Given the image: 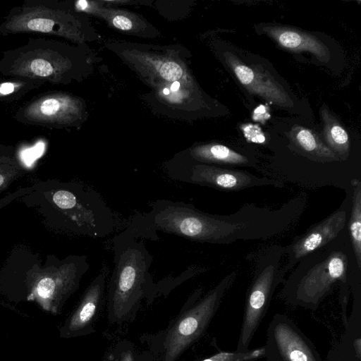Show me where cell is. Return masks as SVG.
<instances>
[{"instance_id": "6da1fadb", "label": "cell", "mask_w": 361, "mask_h": 361, "mask_svg": "<svg viewBox=\"0 0 361 361\" xmlns=\"http://www.w3.org/2000/svg\"><path fill=\"white\" fill-rule=\"evenodd\" d=\"M355 259L346 227L324 246L302 257L282 282L279 294L287 304L316 311L335 285L350 286Z\"/></svg>"}, {"instance_id": "7a4b0ae2", "label": "cell", "mask_w": 361, "mask_h": 361, "mask_svg": "<svg viewBox=\"0 0 361 361\" xmlns=\"http://www.w3.org/2000/svg\"><path fill=\"white\" fill-rule=\"evenodd\" d=\"M114 267L109 281V301L115 316L121 318L138 305L142 298L161 285L149 273L153 256L144 240L125 231L113 238Z\"/></svg>"}, {"instance_id": "3957f363", "label": "cell", "mask_w": 361, "mask_h": 361, "mask_svg": "<svg viewBox=\"0 0 361 361\" xmlns=\"http://www.w3.org/2000/svg\"><path fill=\"white\" fill-rule=\"evenodd\" d=\"M284 256L283 246L272 244L252 253L254 272L247 288L237 352L248 350L250 343L269 307L272 296L283 279L280 268Z\"/></svg>"}, {"instance_id": "277c9868", "label": "cell", "mask_w": 361, "mask_h": 361, "mask_svg": "<svg viewBox=\"0 0 361 361\" xmlns=\"http://www.w3.org/2000/svg\"><path fill=\"white\" fill-rule=\"evenodd\" d=\"M237 276L236 271L226 275L195 305L187 310L169 329L165 338V361L177 358L204 334L221 302Z\"/></svg>"}, {"instance_id": "5b68a950", "label": "cell", "mask_w": 361, "mask_h": 361, "mask_svg": "<svg viewBox=\"0 0 361 361\" xmlns=\"http://www.w3.org/2000/svg\"><path fill=\"white\" fill-rule=\"evenodd\" d=\"M263 348L267 361H323L311 340L281 314L271 320Z\"/></svg>"}, {"instance_id": "8992f818", "label": "cell", "mask_w": 361, "mask_h": 361, "mask_svg": "<svg viewBox=\"0 0 361 361\" xmlns=\"http://www.w3.org/2000/svg\"><path fill=\"white\" fill-rule=\"evenodd\" d=\"M168 176L177 181L224 191H238L265 185L279 188L283 186L281 181L274 178L259 177L244 171L203 164H194L172 171L168 173Z\"/></svg>"}, {"instance_id": "52a82bcc", "label": "cell", "mask_w": 361, "mask_h": 361, "mask_svg": "<svg viewBox=\"0 0 361 361\" xmlns=\"http://www.w3.org/2000/svg\"><path fill=\"white\" fill-rule=\"evenodd\" d=\"M350 208V192L336 210L295 238L290 244L283 246L286 261L279 270L283 279L302 257L324 246L339 235L346 227Z\"/></svg>"}, {"instance_id": "ba28073f", "label": "cell", "mask_w": 361, "mask_h": 361, "mask_svg": "<svg viewBox=\"0 0 361 361\" xmlns=\"http://www.w3.org/2000/svg\"><path fill=\"white\" fill-rule=\"evenodd\" d=\"M226 59L238 80L250 92L281 106H292L288 94L269 73L245 65L233 54H227Z\"/></svg>"}, {"instance_id": "9c48e42d", "label": "cell", "mask_w": 361, "mask_h": 361, "mask_svg": "<svg viewBox=\"0 0 361 361\" xmlns=\"http://www.w3.org/2000/svg\"><path fill=\"white\" fill-rule=\"evenodd\" d=\"M341 340L331 350L327 361H361V296H353V309Z\"/></svg>"}, {"instance_id": "30bf717a", "label": "cell", "mask_w": 361, "mask_h": 361, "mask_svg": "<svg viewBox=\"0 0 361 361\" xmlns=\"http://www.w3.org/2000/svg\"><path fill=\"white\" fill-rule=\"evenodd\" d=\"M264 32L281 47L292 51H307L321 61H327L330 54L328 47L315 37L299 30L283 27H266Z\"/></svg>"}, {"instance_id": "8fae6325", "label": "cell", "mask_w": 361, "mask_h": 361, "mask_svg": "<svg viewBox=\"0 0 361 361\" xmlns=\"http://www.w3.org/2000/svg\"><path fill=\"white\" fill-rule=\"evenodd\" d=\"M108 270L104 268L91 281L82 300L68 323L71 331H77L87 326L95 315L102 300Z\"/></svg>"}, {"instance_id": "7c38bea8", "label": "cell", "mask_w": 361, "mask_h": 361, "mask_svg": "<svg viewBox=\"0 0 361 361\" xmlns=\"http://www.w3.org/2000/svg\"><path fill=\"white\" fill-rule=\"evenodd\" d=\"M191 159L197 164L222 165H252L250 157L221 144L200 146L190 152Z\"/></svg>"}, {"instance_id": "4fadbf2b", "label": "cell", "mask_w": 361, "mask_h": 361, "mask_svg": "<svg viewBox=\"0 0 361 361\" xmlns=\"http://www.w3.org/2000/svg\"><path fill=\"white\" fill-rule=\"evenodd\" d=\"M350 208L347 221V231L356 264L361 269V182L359 178L350 180Z\"/></svg>"}, {"instance_id": "5bb4252c", "label": "cell", "mask_w": 361, "mask_h": 361, "mask_svg": "<svg viewBox=\"0 0 361 361\" xmlns=\"http://www.w3.org/2000/svg\"><path fill=\"white\" fill-rule=\"evenodd\" d=\"M290 137L293 143L303 152L318 161H337L338 157L325 145L311 130L301 126H295Z\"/></svg>"}, {"instance_id": "9a60e30c", "label": "cell", "mask_w": 361, "mask_h": 361, "mask_svg": "<svg viewBox=\"0 0 361 361\" xmlns=\"http://www.w3.org/2000/svg\"><path fill=\"white\" fill-rule=\"evenodd\" d=\"M324 121V135L325 140L339 159L345 160L349 154V137L345 130L328 112H323Z\"/></svg>"}, {"instance_id": "2e32d148", "label": "cell", "mask_w": 361, "mask_h": 361, "mask_svg": "<svg viewBox=\"0 0 361 361\" xmlns=\"http://www.w3.org/2000/svg\"><path fill=\"white\" fill-rule=\"evenodd\" d=\"M260 357H264L263 347L241 353L236 350L235 352L220 351L201 361H250Z\"/></svg>"}, {"instance_id": "e0dca14e", "label": "cell", "mask_w": 361, "mask_h": 361, "mask_svg": "<svg viewBox=\"0 0 361 361\" xmlns=\"http://www.w3.org/2000/svg\"><path fill=\"white\" fill-rule=\"evenodd\" d=\"M161 76L168 81H177L183 75L181 67L176 63L168 61L164 63L159 69Z\"/></svg>"}, {"instance_id": "ac0fdd59", "label": "cell", "mask_w": 361, "mask_h": 361, "mask_svg": "<svg viewBox=\"0 0 361 361\" xmlns=\"http://www.w3.org/2000/svg\"><path fill=\"white\" fill-rule=\"evenodd\" d=\"M30 69L35 75L46 77L51 75L53 68L51 64L44 59H35L31 62Z\"/></svg>"}, {"instance_id": "d6986e66", "label": "cell", "mask_w": 361, "mask_h": 361, "mask_svg": "<svg viewBox=\"0 0 361 361\" xmlns=\"http://www.w3.org/2000/svg\"><path fill=\"white\" fill-rule=\"evenodd\" d=\"M260 130L257 126L249 124L243 128V133L249 142L264 143L265 137Z\"/></svg>"}, {"instance_id": "ffe728a7", "label": "cell", "mask_w": 361, "mask_h": 361, "mask_svg": "<svg viewBox=\"0 0 361 361\" xmlns=\"http://www.w3.org/2000/svg\"><path fill=\"white\" fill-rule=\"evenodd\" d=\"M54 23L46 18H33L28 21L27 27L30 30L48 32L51 30Z\"/></svg>"}, {"instance_id": "44dd1931", "label": "cell", "mask_w": 361, "mask_h": 361, "mask_svg": "<svg viewBox=\"0 0 361 361\" xmlns=\"http://www.w3.org/2000/svg\"><path fill=\"white\" fill-rule=\"evenodd\" d=\"M59 109V102L54 98L47 99L43 101L39 107L41 113L47 116L55 114Z\"/></svg>"}, {"instance_id": "7402d4cb", "label": "cell", "mask_w": 361, "mask_h": 361, "mask_svg": "<svg viewBox=\"0 0 361 361\" xmlns=\"http://www.w3.org/2000/svg\"><path fill=\"white\" fill-rule=\"evenodd\" d=\"M112 23L116 28L122 30H128L133 27L131 20L123 16H116L114 18Z\"/></svg>"}, {"instance_id": "603a6c76", "label": "cell", "mask_w": 361, "mask_h": 361, "mask_svg": "<svg viewBox=\"0 0 361 361\" xmlns=\"http://www.w3.org/2000/svg\"><path fill=\"white\" fill-rule=\"evenodd\" d=\"M262 116H263L264 120L268 119V118L270 116L267 111L266 106L264 105H260L255 110L253 118L256 121H260L263 122Z\"/></svg>"}, {"instance_id": "cb8c5ba5", "label": "cell", "mask_w": 361, "mask_h": 361, "mask_svg": "<svg viewBox=\"0 0 361 361\" xmlns=\"http://www.w3.org/2000/svg\"><path fill=\"white\" fill-rule=\"evenodd\" d=\"M14 90V86L12 83L6 82L0 86V93L2 94H8L11 93Z\"/></svg>"}, {"instance_id": "d4e9b609", "label": "cell", "mask_w": 361, "mask_h": 361, "mask_svg": "<svg viewBox=\"0 0 361 361\" xmlns=\"http://www.w3.org/2000/svg\"><path fill=\"white\" fill-rule=\"evenodd\" d=\"M120 361H135L130 352H126L123 354Z\"/></svg>"}, {"instance_id": "484cf974", "label": "cell", "mask_w": 361, "mask_h": 361, "mask_svg": "<svg viewBox=\"0 0 361 361\" xmlns=\"http://www.w3.org/2000/svg\"><path fill=\"white\" fill-rule=\"evenodd\" d=\"M76 6L80 9V10H85L87 6H88V4L86 1H79L76 3Z\"/></svg>"}, {"instance_id": "4316f807", "label": "cell", "mask_w": 361, "mask_h": 361, "mask_svg": "<svg viewBox=\"0 0 361 361\" xmlns=\"http://www.w3.org/2000/svg\"><path fill=\"white\" fill-rule=\"evenodd\" d=\"M179 86H180V83L178 81H175L172 84V85L171 87V89L173 91H176V90H177L178 89Z\"/></svg>"}, {"instance_id": "83f0119b", "label": "cell", "mask_w": 361, "mask_h": 361, "mask_svg": "<svg viewBox=\"0 0 361 361\" xmlns=\"http://www.w3.org/2000/svg\"><path fill=\"white\" fill-rule=\"evenodd\" d=\"M3 181H4V178L2 177L1 175H0V185L2 184Z\"/></svg>"}, {"instance_id": "f1b7e54d", "label": "cell", "mask_w": 361, "mask_h": 361, "mask_svg": "<svg viewBox=\"0 0 361 361\" xmlns=\"http://www.w3.org/2000/svg\"><path fill=\"white\" fill-rule=\"evenodd\" d=\"M164 94H169V90L168 89H164Z\"/></svg>"}]
</instances>
